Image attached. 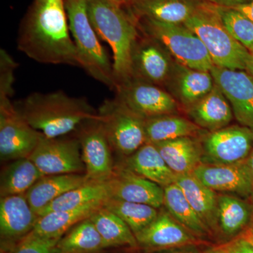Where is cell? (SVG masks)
<instances>
[{
	"label": "cell",
	"instance_id": "1",
	"mask_svg": "<svg viewBox=\"0 0 253 253\" xmlns=\"http://www.w3.org/2000/svg\"><path fill=\"white\" fill-rule=\"evenodd\" d=\"M64 0H34L20 25L18 49L36 62L81 67Z\"/></svg>",
	"mask_w": 253,
	"mask_h": 253
},
{
	"label": "cell",
	"instance_id": "2",
	"mask_svg": "<svg viewBox=\"0 0 253 253\" xmlns=\"http://www.w3.org/2000/svg\"><path fill=\"white\" fill-rule=\"evenodd\" d=\"M31 126L47 138L75 134L99 113L85 99L73 97L62 91L35 92L15 104Z\"/></svg>",
	"mask_w": 253,
	"mask_h": 253
},
{
	"label": "cell",
	"instance_id": "3",
	"mask_svg": "<svg viewBox=\"0 0 253 253\" xmlns=\"http://www.w3.org/2000/svg\"><path fill=\"white\" fill-rule=\"evenodd\" d=\"M86 6L95 31L112 50L117 87L131 78V50L139 35L136 18L110 0H86Z\"/></svg>",
	"mask_w": 253,
	"mask_h": 253
},
{
	"label": "cell",
	"instance_id": "4",
	"mask_svg": "<svg viewBox=\"0 0 253 253\" xmlns=\"http://www.w3.org/2000/svg\"><path fill=\"white\" fill-rule=\"evenodd\" d=\"M70 32L82 68L111 90L116 83L113 62L100 42L89 16L86 0H64Z\"/></svg>",
	"mask_w": 253,
	"mask_h": 253
},
{
	"label": "cell",
	"instance_id": "5",
	"mask_svg": "<svg viewBox=\"0 0 253 253\" xmlns=\"http://www.w3.org/2000/svg\"><path fill=\"white\" fill-rule=\"evenodd\" d=\"M184 24L204 43L214 66L246 71L252 54L226 30L217 5L206 1Z\"/></svg>",
	"mask_w": 253,
	"mask_h": 253
},
{
	"label": "cell",
	"instance_id": "6",
	"mask_svg": "<svg viewBox=\"0 0 253 253\" xmlns=\"http://www.w3.org/2000/svg\"><path fill=\"white\" fill-rule=\"evenodd\" d=\"M136 20L139 31L159 42L176 62L199 71H211L214 67L204 43L185 25L147 18Z\"/></svg>",
	"mask_w": 253,
	"mask_h": 253
},
{
	"label": "cell",
	"instance_id": "7",
	"mask_svg": "<svg viewBox=\"0 0 253 253\" xmlns=\"http://www.w3.org/2000/svg\"><path fill=\"white\" fill-rule=\"evenodd\" d=\"M113 153L129 157L146 143L145 120L116 99H106L98 109Z\"/></svg>",
	"mask_w": 253,
	"mask_h": 253
},
{
	"label": "cell",
	"instance_id": "8",
	"mask_svg": "<svg viewBox=\"0 0 253 253\" xmlns=\"http://www.w3.org/2000/svg\"><path fill=\"white\" fill-rule=\"evenodd\" d=\"M42 135L25 121L10 98L0 97V156L2 161L30 158Z\"/></svg>",
	"mask_w": 253,
	"mask_h": 253
},
{
	"label": "cell",
	"instance_id": "9",
	"mask_svg": "<svg viewBox=\"0 0 253 253\" xmlns=\"http://www.w3.org/2000/svg\"><path fill=\"white\" fill-rule=\"evenodd\" d=\"M43 175L84 174L81 146L77 135L47 138L42 135L30 156Z\"/></svg>",
	"mask_w": 253,
	"mask_h": 253
},
{
	"label": "cell",
	"instance_id": "10",
	"mask_svg": "<svg viewBox=\"0 0 253 253\" xmlns=\"http://www.w3.org/2000/svg\"><path fill=\"white\" fill-rule=\"evenodd\" d=\"M201 140L202 164H238L246 161L251 154L253 131L244 126H229L208 131Z\"/></svg>",
	"mask_w": 253,
	"mask_h": 253
},
{
	"label": "cell",
	"instance_id": "11",
	"mask_svg": "<svg viewBox=\"0 0 253 253\" xmlns=\"http://www.w3.org/2000/svg\"><path fill=\"white\" fill-rule=\"evenodd\" d=\"M116 98L144 118L178 114L181 106L161 86L131 78L116 88Z\"/></svg>",
	"mask_w": 253,
	"mask_h": 253
},
{
	"label": "cell",
	"instance_id": "12",
	"mask_svg": "<svg viewBox=\"0 0 253 253\" xmlns=\"http://www.w3.org/2000/svg\"><path fill=\"white\" fill-rule=\"evenodd\" d=\"M174 63L159 42L139 31L131 50V78L165 88Z\"/></svg>",
	"mask_w": 253,
	"mask_h": 253
},
{
	"label": "cell",
	"instance_id": "13",
	"mask_svg": "<svg viewBox=\"0 0 253 253\" xmlns=\"http://www.w3.org/2000/svg\"><path fill=\"white\" fill-rule=\"evenodd\" d=\"M81 143L82 158L89 180L106 181L114 172L113 151L99 119L86 123L75 133Z\"/></svg>",
	"mask_w": 253,
	"mask_h": 253
},
{
	"label": "cell",
	"instance_id": "14",
	"mask_svg": "<svg viewBox=\"0 0 253 253\" xmlns=\"http://www.w3.org/2000/svg\"><path fill=\"white\" fill-rule=\"evenodd\" d=\"M211 74L229 101L240 126L253 131V78L246 71L214 66Z\"/></svg>",
	"mask_w": 253,
	"mask_h": 253
},
{
	"label": "cell",
	"instance_id": "15",
	"mask_svg": "<svg viewBox=\"0 0 253 253\" xmlns=\"http://www.w3.org/2000/svg\"><path fill=\"white\" fill-rule=\"evenodd\" d=\"M163 208L159 210L157 217L147 227L136 234L138 249L144 253H153L196 246L201 243V240L191 234Z\"/></svg>",
	"mask_w": 253,
	"mask_h": 253
},
{
	"label": "cell",
	"instance_id": "16",
	"mask_svg": "<svg viewBox=\"0 0 253 253\" xmlns=\"http://www.w3.org/2000/svg\"><path fill=\"white\" fill-rule=\"evenodd\" d=\"M39 216L32 209L25 194L1 197V252H8L34 229Z\"/></svg>",
	"mask_w": 253,
	"mask_h": 253
},
{
	"label": "cell",
	"instance_id": "17",
	"mask_svg": "<svg viewBox=\"0 0 253 253\" xmlns=\"http://www.w3.org/2000/svg\"><path fill=\"white\" fill-rule=\"evenodd\" d=\"M193 174L210 189L241 199L253 197V186L246 161L234 165L201 164Z\"/></svg>",
	"mask_w": 253,
	"mask_h": 253
},
{
	"label": "cell",
	"instance_id": "18",
	"mask_svg": "<svg viewBox=\"0 0 253 253\" xmlns=\"http://www.w3.org/2000/svg\"><path fill=\"white\" fill-rule=\"evenodd\" d=\"M107 181L111 198L149 205L158 209L163 206L164 189L162 186L121 165L116 163L114 172Z\"/></svg>",
	"mask_w": 253,
	"mask_h": 253
},
{
	"label": "cell",
	"instance_id": "19",
	"mask_svg": "<svg viewBox=\"0 0 253 253\" xmlns=\"http://www.w3.org/2000/svg\"><path fill=\"white\" fill-rule=\"evenodd\" d=\"M214 84L211 71H199L174 61L164 89L185 110L208 94Z\"/></svg>",
	"mask_w": 253,
	"mask_h": 253
},
{
	"label": "cell",
	"instance_id": "20",
	"mask_svg": "<svg viewBox=\"0 0 253 253\" xmlns=\"http://www.w3.org/2000/svg\"><path fill=\"white\" fill-rule=\"evenodd\" d=\"M206 0H129L126 6L135 18L184 24Z\"/></svg>",
	"mask_w": 253,
	"mask_h": 253
},
{
	"label": "cell",
	"instance_id": "21",
	"mask_svg": "<svg viewBox=\"0 0 253 253\" xmlns=\"http://www.w3.org/2000/svg\"><path fill=\"white\" fill-rule=\"evenodd\" d=\"M253 217L252 206L234 195H217L216 227L214 235L224 244L243 234Z\"/></svg>",
	"mask_w": 253,
	"mask_h": 253
},
{
	"label": "cell",
	"instance_id": "22",
	"mask_svg": "<svg viewBox=\"0 0 253 253\" xmlns=\"http://www.w3.org/2000/svg\"><path fill=\"white\" fill-rule=\"evenodd\" d=\"M184 111L189 120L208 131L229 126L234 118L229 101L216 84L208 94Z\"/></svg>",
	"mask_w": 253,
	"mask_h": 253
},
{
	"label": "cell",
	"instance_id": "23",
	"mask_svg": "<svg viewBox=\"0 0 253 253\" xmlns=\"http://www.w3.org/2000/svg\"><path fill=\"white\" fill-rule=\"evenodd\" d=\"M118 164L163 188L175 182L176 174L163 159L156 145L145 143L134 154Z\"/></svg>",
	"mask_w": 253,
	"mask_h": 253
},
{
	"label": "cell",
	"instance_id": "24",
	"mask_svg": "<svg viewBox=\"0 0 253 253\" xmlns=\"http://www.w3.org/2000/svg\"><path fill=\"white\" fill-rule=\"evenodd\" d=\"M154 144L176 175L191 174L202 164L201 137L186 136Z\"/></svg>",
	"mask_w": 253,
	"mask_h": 253
},
{
	"label": "cell",
	"instance_id": "25",
	"mask_svg": "<svg viewBox=\"0 0 253 253\" xmlns=\"http://www.w3.org/2000/svg\"><path fill=\"white\" fill-rule=\"evenodd\" d=\"M85 174L45 175L41 177L26 196L28 204L37 214L65 193L87 181Z\"/></svg>",
	"mask_w": 253,
	"mask_h": 253
},
{
	"label": "cell",
	"instance_id": "26",
	"mask_svg": "<svg viewBox=\"0 0 253 253\" xmlns=\"http://www.w3.org/2000/svg\"><path fill=\"white\" fill-rule=\"evenodd\" d=\"M174 183L180 188L189 204L214 235L217 215V192L203 184L193 173L176 175Z\"/></svg>",
	"mask_w": 253,
	"mask_h": 253
},
{
	"label": "cell",
	"instance_id": "27",
	"mask_svg": "<svg viewBox=\"0 0 253 253\" xmlns=\"http://www.w3.org/2000/svg\"><path fill=\"white\" fill-rule=\"evenodd\" d=\"M146 142L157 144L186 136L201 137L208 131L201 129L189 118L168 114L145 120Z\"/></svg>",
	"mask_w": 253,
	"mask_h": 253
},
{
	"label": "cell",
	"instance_id": "28",
	"mask_svg": "<svg viewBox=\"0 0 253 253\" xmlns=\"http://www.w3.org/2000/svg\"><path fill=\"white\" fill-rule=\"evenodd\" d=\"M104 203H94L68 211H54L39 217L33 234L46 239H60L80 221L90 217Z\"/></svg>",
	"mask_w": 253,
	"mask_h": 253
},
{
	"label": "cell",
	"instance_id": "29",
	"mask_svg": "<svg viewBox=\"0 0 253 253\" xmlns=\"http://www.w3.org/2000/svg\"><path fill=\"white\" fill-rule=\"evenodd\" d=\"M163 189V206L174 219L201 241L212 236L209 228L198 215L175 183Z\"/></svg>",
	"mask_w": 253,
	"mask_h": 253
},
{
	"label": "cell",
	"instance_id": "30",
	"mask_svg": "<svg viewBox=\"0 0 253 253\" xmlns=\"http://www.w3.org/2000/svg\"><path fill=\"white\" fill-rule=\"evenodd\" d=\"M90 219L99 231L105 249H139L135 235L130 228L123 219L104 206L96 211Z\"/></svg>",
	"mask_w": 253,
	"mask_h": 253
},
{
	"label": "cell",
	"instance_id": "31",
	"mask_svg": "<svg viewBox=\"0 0 253 253\" xmlns=\"http://www.w3.org/2000/svg\"><path fill=\"white\" fill-rule=\"evenodd\" d=\"M111 198L108 181L89 180L65 193L48 205L38 214L39 217L54 211H68L94 203H104Z\"/></svg>",
	"mask_w": 253,
	"mask_h": 253
},
{
	"label": "cell",
	"instance_id": "32",
	"mask_svg": "<svg viewBox=\"0 0 253 253\" xmlns=\"http://www.w3.org/2000/svg\"><path fill=\"white\" fill-rule=\"evenodd\" d=\"M56 253H103L102 239L90 217L80 221L60 238Z\"/></svg>",
	"mask_w": 253,
	"mask_h": 253
},
{
	"label": "cell",
	"instance_id": "33",
	"mask_svg": "<svg viewBox=\"0 0 253 253\" xmlns=\"http://www.w3.org/2000/svg\"><path fill=\"white\" fill-rule=\"evenodd\" d=\"M43 176L29 158L11 161L1 172L0 181L1 197L26 194Z\"/></svg>",
	"mask_w": 253,
	"mask_h": 253
},
{
	"label": "cell",
	"instance_id": "34",
	"mask_svg": "<svg viewBox=\"0 0 253 253\" xmlns=\"http://www.w3.org/2000/svg\"><path fill=\"white\" fill-rule=\"evenodd\" d=\"M103 206L123 219L134 235L147 227L159 213V209L149 205L128 202L114 198L106 200Z\"/></svg>",
	"mask_w": 253,
	"mask_h": 253
},
{
	"label": "cell",
	"instance_id": "35",
	"mask_svg": "<svg viewBox=\"0 0 253 253\" xmlns=\"http://www.w3.org/2000/svg\"><path fill=\"white\" fill-rule=\"evenodd\" d=\"M223 24L231 36L253 55V23L234 8L217 6Z\"/></svg>",
	"mask_w": 253,
	"mask_h": 253
},
{
	"label": "cell",
	"instance_id": "36",
	"mask_svg": "<svg viewBox=\"0 0 253 253\" xmlns=\"http://www.w3.org/2000/svg\"><path fill=\"white\" fill-rule=\"evenodd\" d=\"M60 239H46L30 233L8 252L1 253H56Z\"/></svg>",
	"mask_w": 253,
	"mask_h": 253
},
{
	"label": "cell",
	"instance_id": "37",
	"mask_svg": "<svg viewBox=\"0 0 253 253\" xmlns=\"http://www.w3.org/2000/svg\"><path fill=\"white\" fill-rule=\"evenodd\" d=\"M0 97L11 99L14 94L13 84L14 83V71L16 63L5 50H1L0 54Z\"/></svg>",
	"mask_w": 253,
	"mask_h": 253
},
{
	"label": "cell",
	"instance_id": "38",
	"mask_svg": "<svg viewBox=\"0 0 253 253\" xmlns=\"http://www.w3.org/2000/svg\"><path fill=\"white\" fill-rule=\"evenodd\" d=\"M221 245L229 253H253V245L242 235Z\"/></svg>",
	"mask_w": 253,
	"mask_h": 253
},
{
	"label": "cell",
	"instance_id": "39",
	"mask_svg": "<svg viewBox=\"0 0 253 253\" xmlns=\"http://www.w3.org/2000/svg\"><path fill=\"white\" fill-rule=\"evenodd\" d=\"M213 4L224 7H235L239 5L247 4L253 1V0H206Z\"/></svg>",
	"mask_w": 253,
	"mask_h": 253
},
{
	"label": "cell",
	"instance_id": "40",
	"mask_svg": "<svg viewBox=\"0 0 253 253\" xmlns=\"http://www.w3.org/2000/svg\"><path fill=\"white\" fill-rule=\"evenodd\" d=\"M231 8H234V9L238 10L240 12L245 15L246 17L249 18L253 23V1Z\"/></svg>",
	"mask_w": 253,
	"mask_h": 253
},
{
	"label": "cell",
	"instance_id": "41",
	"mask_svg": "<svg viewBox=\"0 0 253 253\" xmlns=\"http://www.w3.org/2000/svg\"><path fill=\"white\" fill-rule=\"evenodd\" d=\"M196 246H184V247L176 248V249L165 250L153 253H199L194 249Z\"/></svg>",
	"mask_w": 253,
	"mask_h": 253
},
{
	"label": "cell",
	"instance_id": "42",
	"mask_svg": "<svg viewBox=\"0 0 253 253\" xmlns=\"http://www.w3.org/2000/svg\"><path fill=\"white\" fill-rule=\"evenodd\" d=\"M203 253H229L228 252L227 250L220 244L217 246H212V247L209 248L205 250Z\"/></svg>",
	"mask_w": 253,
	"mask_h": 253
},
{
	"label": "cell",
	"instance_id": "43",
	"mask_svg": "<svg viewBox=\"0 0 253 253\" xmlns=\"http://www.w3.org/2000/svg\"><path fill=\"white\" fill-rule=\"evenodd\" d=\"M246 163H247L248 168H249V170L250 174H251V180H252L253 186V145L251 154H250L249 158L246 160Z\"/></svg>",
	"mask_w": 253,
	"mask_h": 253
},
{
	"label": "cell",
	"instance_id": "44",
	"mask_svg": "<svg viewBox=\"0 0 253 253\" xmlns=\"http://www.w3.org/2000/svg\"><path fill=\"white\" fill-rule=\"evenodd\" d=\"M246 71L253 78V55L251 56V59H250L249 62H248Z\"/></svg>",
	"mask_w": 253,
	"mask_h": 253
},
{
	"label": "cell",
	"instance_id": "45",
	"mask_svg": "<svg viewBox=\"0 0 253 253\" xmlns=\"http://www.w3.org/2000/svg\"><path fill=\"white\" fill-rule=\"evenodd\" d=\"M241 235L244 236V238H246L251 244L253 245V234L251 231L246 229V231H245Z\"/></svg>",
	"mask_w": 253,
	"mask_h": 253
},
{
	"label": "cell",
	"instance_id": "46",
	"mask_svg": "<svg viewBox=\"0 0 253 253\" xmlns=\"http://www.w3.org/2000/svg\"><path fill=\"white\" fill-rule=\"evenodd\" d=\"M110 1H113V2L116 3V4L121 5L122 6H126L128 3H129V0H110Z\"/></svg>",
	"mask_w": 253,
	"mask_h": 253
},
{
	"label": "cell",
	"instance_id": "47",
	"mask_svg": "<svg viewBox=\"0 0 253 253\" xmlns=\"http://www.w3.org/2000/svg\"><path fill=\"white\" fill-rule=\"evenodd\" d=\"M248 230L251 231V232L252 233V234H253V217L252 221H251V226H250V227L249 228V229H248Z\"/></svg>",
	"mask_w": 253,
	"mask_h": 253
},
{
	"label": "cell",
	"instance_id": "48",
	"mask_svg": "<svg viewBox=\"0 0 253 253\" xmlns=\"http://www.w3.org/2000/svg\"><path fill=\"white\" fill-rule=\"evenodd\" d=\"M142 253H144V252H143Z\"/></svg>",
	"mask_w": 253,
	"mask_h": 253
}]
</instances>
